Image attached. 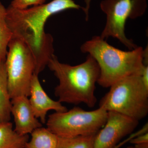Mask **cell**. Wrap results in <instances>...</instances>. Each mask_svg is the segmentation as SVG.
I'll list each match as a JSON object with an SVG mask.
<instances>
[{
  "label": "cell",
  "mask_w": 148,
  "mask_h": 148,
  "mask_svg": "<svg viewBox=\"0 0 148 148\" xmlns=\"http://www.w3.org/2000/svg\"><path fill=\"white\" fill-rule=\"evenodd\" d=\"M130 143L134 145L143 143H148V132H143L136 138L131 139Z\"/></svg>",
  "instance_id": "cell-17"
},
{
  "label": "cell",
  "mask_w": 148,
  "mask_h": 148,
  "mask_svg": "<svg viewBox=\"0 0 148 148\" xmlns=\"http://www.w3.org/2000/svg\"><path fill=\"white\" fill-rule=\"evenodd\" d=\"M126 148H135L134 146H129Z\"/></svg>",
  "instance_id": "cell-19"
},
{
  "label": "cell",
  "mask_w": 148,
  "mask_h": 148,
  "mask_svg": "<svg viewBox=\"0 0 148 148\" xmlns=\"http://www.w3.org/2000/svg\"><path fill=\"white\" fill-rule=\"evenodd\" d=\"M29 139L18 134L10 121L0 123V148H25Z\"/></svg>",
  "instance_id": "cell-11"
},
{
  "label": "cell",
  "mask_w": 148,
  "mask_h": 148,
  "mask_svg": "<svg viewBox=\"0 0 148 148\" xmlns=\"http://www.w3.org/2000/svg\"><path fill=\"white\" fill-rule=\"evenodd\" d=\"M103 127L96 134L93 148H114L120 141L131 134L139 121L114 112H108Z\"/></svg>",
  "instance_id": "cell-8"
},
{
  "label": "cell",
  "mask_w": 148,
  "mask_h": 148,
  "mask_svg": "<svg viewBox=\"0 0 148 148\" xmlns=\"http://www.w3.org/2000/svg\"><path fill=\"white\" fill-rule=\"evenodd\" d=\"M6 20L12 33L21 35L46 55L53 54V39L44 31L46 21L51 16L70 9L83 10L73 0H52L47 3L19 10L9 6Z\"/></svg>",
  "instance_id": "cell-2"
},
{
  "label": "cell",
  "mask_w": 148,
  "mask_h": 148,
  "mask_svg": "<svg viewBox=\"0 0 148 148\" xmlns=\"http://www.w3.org/2000/svg\"><path fill=\"white\" fill-rule=\"evenodd\" d=\"M5 61L11 99L29 97L32 77L42 69L41 59L34 47L20 35L12 33Z\"/></svg>",
  "instance_id": "cell-4"
},
{
  "label": "cell",
  "mask_w": 148,
  "mask_h": 148,
  "mask_svg": "<svg viewBox=\"0 0 148 148\" xmlns=\"http://www.w3.org/2000/svg\"><path fill=\"white\" fill-rule=\"evenodd\" d=\"M99 107L140 121L148 114V88L140 75L125 77L112 85Z\"/></svg>",
  "instance_id": "cell-5"
},
{
  "label": "cell",
  "mask_w": 148,
  "mask_h": 148,
  "mask_svg": "<svg viewBox=\"0 0 148 148\" xmlns=\"http://www.w3.org/2000/svg\"><path fill=\"white\" fill-rule=\"evenodd\" d=\"M80 50L97 62L100 69L97 83L103 87L110 88L129 76L140 75L144 68V49L141 47L125 51L110 45L101 36H94L83 44Z\"/></svg>",
  "instance_id": "cell-3"
},
{
  "label": "cell",
  "mask_w": 148,
  "mask_h": 148,
  "mask_svg": "<svg viewBox=\"0 0 148 148\" xmlns=\"http://www.w3.org/2000/svg\"><path fill=\"white\" fill-rule=\"evenodd\" d=\"M31 135V140L27 142L25 148H56L58 136L47 128L39 127Z\"/></svg>",
  "instance_id": "cell-13"
},
{
  "label": "cell",
  "mask_w": 148,
  "mask_h": 148,
  "mask_svg": "<svg viewBox=\"0 0 148 148\" xmlns=\"http://www.w3.org/2000/svg\"><path fill=\"white\" fill-rule=\"evenodd\" d=\"M7 9L0 1V62H5L12 33L6 20Z\"/></svg>",
  "instance_id": "cell-14"
},
{
  "label": "cell",
  "mask_w": 148,
  "mask_h": 148,
  "mask_svg": "<svg viewBox=\"0 0 148 148\" xmlns=\"http://www.w3.org/2000/svg\"><path fill=\"white\" fill-rule=\"evenodd\" d=\"M108 112L103 108L86 111L75 107L49 116L47 128L58 137H73L97 133L106 123Z\"/></svg>",
  "instance_id": "cell-6"
},
{
  "label": "cell",
  "mask_w": 148,
  "mask_h": 148,
  "mask_svg": "<svg viewBox=\"0 0 148 148\" xmlns=\"http://www.w3.org/2000/svg\"><path fill=\"white\" fill-rule=\"evenodd\" d=\"M11 113L15 123L14 130L20 135H28L42 125L35 116L28 97L18 96L11 99Z\"/></svg>",
  "instance_id": "cell-9"
},
{
  "label": "cell",
  "mask_w": 148,
  "mask_h": 148,
  "mask_svg": "<svg viewBox=\"0 0 148 148\" xmlns=\"http://www.w3.org/2000/svg\"><path fill=\"white\" fill-rule=\"evenodd\" d=\"M59 83L54 90L61 103L85 104L93 108L97 102L95 85L100 76V69L94 58L88 55L84 62L76 66L63 64L53 55L48 64Z\"/></svg>",
  "instance_id": "cell-1"
},
{
  "label": "cell",
  "mask_w": 148,
  "mask_h": 148,
  "mask_svg": "<svg viewBox=\"0 0 148 148\" xmlns=\"http://www.w3.org/2000/svg\"><path fill=\"white\" fill-rule=\"evenodd\" d=\"M46 1V0H13L10 6L17 9H25L30 6H35L45 3Z\"/></svg>",
  "instance_id": "cell-16"
},
{
  "label": "cell",
  "mask_w": 148,
  "mask_h": 148,
  "mask_svg": "<svg viewBox=\"0 0 148 148\" xmlns=\"http://www.w3.org/2000/svg\"><path fill=\"white\" fill-rule=\"evenodd\" d=\"M85 6L83 7V10L85 14V19L86 21H88L89 18V10L90 8L91 0H84Z\"/></svg>",
  "instance_id": "cell-18"
},
{
  "label": "cell",
  "mask_w": 148,
  "mask_h": 148,
  "mask_svg": "<svg viewBox=\"0 0 148 148\" xmlns=\"http://www.w3.org/2000/svg\"><path fill=\"white\" fill-rule=\"evenodd\" d=\"M100 8L106 14V22L100 36L106 40L116 38L129 50L138 47L126 37L125 26L127 19H135L143 16L147 8V0H103Z\"/></svg>",
  "instance_id": "cell-7"
},
{
  "label": "cell",
  "mask_w": 148,
  "mask_h": 148,
  "mask_svg": "<svg viewBox=\"0 0 148 148\" xmlns=\"http://www.w3.org/2000/svg\"><path fill=\"white\" fill-rule=\"evenodd\" d=\"M29 97V103L35 116L38 119H40L42 123H45L49 111L53 110L59 112L68 110L61 102L52 100L47 95L41 85L38 75L36 74H34L32 77Z\"/></svg>",
  "instance_id": "cell-10"
},
{
  "label": "cell",
  "mask_w": 148,
  "mask_h": 148,
  "mask_svg": "<svg viewBox=\"0 0 148 148\" xmlns=\"http://www.w3.org/2000/svg\"><path fill=\"white\" fill-rule=\"evenodd\" d=\"M97 133L73 137H58L56 148H93Z\"/></svg>",
  "instance_id": "cell-15"
},
{
  "label": "cell",
  "mask_w": 148,
  "mask_h": 148,
  "mask_svg": "<svg viewBox=\"0 0 148 148\" xmlns=\"http://www.w3.org/2000/svg\"><path fill=\"white\" fill-rule=\"evenodd\" d=\"M11 107L5 62H0V123L10 121Z\"/></svg>",
  "instance_id": "cell-12"
}]
</instances>
